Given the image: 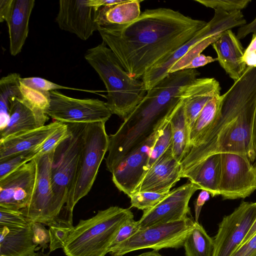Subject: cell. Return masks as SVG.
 I'll use <instances>...</instances> for the list:
<instances>
[{
    "instance_id": "1",
    "label": "cell",
    "mask_w": 256,
    "mask_h": 256,
    "mask_svg": "<svg viewBox=\"0 0 256 256\" xmlns=\"http://www.w3.org/2000/svg\"><path fill=\"white\" fill-rule=\"evenodd\" d=\"M207 22L168 8L148 9L124 24H99L104 42L132 78L138 80L191 39Z\"/></svg>"
},
{
    "instance_id": "2",
    "label": "cell",
    "mask_w": 256,
    "mask_h": 256,
    "mask_svg": "<svg viewBox=\"0 0 256 256\" xmlns=\"http://www.w3.org/2000/svg\"><path fill=\"white\" fill-rule=\"evenodd\" d=\"M256 108V66L244 74L222 95L218 117L201 140L180 162V177L208 156L231 153L256 159L252 132Z\"/></svg>"
},
{
    "instance_id": "3",
    "label": "cell",
    "mask_w": 256,
    "mask_h": 256,
    "mask_svg": "<svg viewBox=\"0 0 256 256\" xmlns=\"http://www.w3.org/2000/svg\"><path fill=\"white\" fill-rule=\"evenodd\" d=\"M196 69L168 74L146 94L114 134L109 136L108 170L112 172L120 160L158 130L180 100V88L200 75Z\"/></svg>"
},
{
    "instance_id": "4",
    "label": "cell",
    "mask_w": 256,
    "mask_h": 256,
    "mask_svg": "<svg viewBox=\"0 0 256 256\" xmlns=\"http://www.w3.org/2000/svg\"><path fill=\"white\" fill-rule=\"evenodd\" d=\"M84 58L106 86L107 106L112 114L125 120L146 94L143 82L131 77L104 42L88 49Z\"/></svg>"
},
{
    "instance_id": "5",
    "label": "cell",
    "mask_w": 256,
    "mask_h": 256,
    "mask_svg": "<svg viewBox=\"0 0 256 256\" xmlns=\"http://www.w3.org/2000/svg\"><path fill=\"white\" fill-rule=\"evenodd\" d=\"M134 218L130 208L112 206L74 226L63 248L66 256H105L122 225Z\"/></svg>"
},
{
    "instance_id": "6",
    "label": "cell",
    "mask_w": 256,
    "mask_h": 256,
    "mask_svg": "<svg viewBox=\"0 0 256 256\" xmlns=\"http://www.w3.org/2000/svg\"><path fill=\"white\" fill-rule=\"evenodd\" d=\"M70 134L55 148L52 159L51 182L56 220L72 222L71 199L78 172L86 124H68Z\"/></svg>"
},
{
    "instance_id": "7",
    "label": "cell",
    "mask_w": 256,
    "mask_h": 256,
    "mask_svg": "<svg viewBox=\"0 0 256 256\" xmlns=\"http://www.w3.org/2000/svg\"><path fill=\"white\" fill-rule=\"evenodd\" d=\"M104 122L86 124L78 172L71 199L72 210L91 190L100 165L108 151L109 136Z\"/></svg>"
},
{
    "instance_id": "8",
    "label": "cell",
    "mask_w": 256,
    "mask_h": 256,
    "mask_svg": "<svg viewBox=\"0 0 256 256\" xmlns=\"http://www.w3.org/2000/svg\"><path fill=\"white\" fill-rule=\"evenodd\" d=\"M214 10L212 18L191 39L144 73L142 78L146 91L166 77L171 66L199 42L219 37L224 31L246 23L241 10L228 12L220 9Z\"/></svg>"
},
{
    "instance_id": "9",
    "label": "cell",
    "mask_w": 256,
    "mask_h": 256,
    "mask_svg": "<svg viewBox=\"0 0 256 256\" xmlns=\"http://www.w3.org/2000/svg\"><path fill=\"white\" fill-rule=\"evenodd\" d=\"M194 222L188 216L182 220L138 230L109 254L112 256H122L134 250L146 248L155 251L162 248H178L184 246L193 228Z\"/></svg>"
},
{
    "instance_id": "10",
    "label": "cell",
    "mask_w": 256,
    "mask_h": 256,
    "mask_svg": "<svg viewBox=\"0 0 256 256\" xmlns=\"http://www.w3.org/2000/svg\"><path fill=\"white\" fill-rule=\"evenodd\" d=\"M47 114L66 124H89L104 122L112 113L106 102L96 98L78 99L52 90Z\"/></svg>"
},
{
    "instance_id": "11",
    "label": "cell",
    "mask_w": 256,
    "mask_h": 256,
    "mask_svg": "<svg viewBox=\"0 0 256 256\" xmlns=\"http://www.w3.org/2000/svg\"><path fill=\"white\" fill-rule=\"evenodd\" d=\"M222 176L220 192L224 200L244 198L256 190V161L245 156L221 154Z\"/></svg>"
},
{
    "instance_id": "12",
    "label": "cell",
    "mask_w": 256,
    "mask_h": 256,
    "mask_svg": "<svg viewBox=\"0 0 256 256\" xmlns=\"http://www.w3.org/2000/svg\"><path fill=\"white\" fill-rule=\"evenodd\" d=\"M54 150L34 158L36 176L33 192L28 206L20 210L30 222H40L47 226L56 220L54 211V195L51 182Z\"/></svg>"
},
{
    "instance_id": "13",
    "label": "cell",
    "mask_w": 256,
    "mask_h": 256,
    "mask_svg": "<svg viewBox=\"0 0 256 256\" xmlns=\"http://www.w3.org/2000/svg\"><path fill=\"white\" fill-rule=\"evenodd\" d=\"M256 219V202H242L218 224L212 256H230L246 236Z\"/></svg>"
},
{
    "instance_id": "14",
    "label": "cell",
    "mask_w": 256,
    "mask_h": 256,
    "mask_svg": "<svg viewBox=\"0 0 256 256\" xmlns=\"http://www.w3.org/2000/svg\"><path fill=\"white\" fill-rule=\"evenodd\" d=\"M158 130L124 157L111 172L115 186L128 197L134 192L146 174Z\"/></svg>"
},
{
    "instance_id": "15",
    "label": "cell",
    "mask_w": 256,
    "mask_h": 256,
    "mask_svg": "<svg viewBox=\"0 0 256 256\" xmlns=\"http://www.w3.org/2000/svg\"><path fill=\"white\" fill-rule=\"evenodd\" d=\"M198 188L190 181L170 190L168 195L152 208L143 211L138 221V230L184 220L190 214L189 201Z\"/></svg>"
},
{
    "instance_id": "16",
    "label": "cell",
    "mask_w": 256,
    "mask_h": 256,
    "mask_svg": "<svg viewBox=\"0 0 256 256\" xmlns=\"http://www.w3.org/2000/svg\"><path fill=\"white\" fill-rule=\"evenodd\" d=\"M36 176L34 159L0 180V207L20 210L28 204Z\"/></svg>"
},
{
    "instance_id": "17",
    "label": "cell",
    "mask_w": 256,
    "mask_h": 256,
    "mask_svg": "<svg viewBox=\"0 0 256 256\" xmlns=\"http://www.w3.org/2000/svg\"><path fill=\"white\" fill-rule=\"evenodd\" d=\"M98 10L90 6L88 0H60L56 22L60 29L86 40L98 31Z\"/></svg>"
},
{
    "instance_id": "18",
    "label": "cell",
    "mask_w": 256,
    "mask_h": 256,
    "mask_svg": "<svg viewBox=\"0 0 256 256\" xmlns=\"http://www.w3.org/2000/svg\"><path fill=\"white\" fill-rule=\"evenodd\" d=\"M180 163L174 157L172 144L146 172L134 192H168L180 179Z\"/></svg>"
},
{
    "instance_id": "19",
    "label": "cell",
    "mask_w": 256,
    "mask_h": 256,
    "mask_svg": "<svg viewBox=\"0 0 256 256\" xmlns=\"http://www.w3.org/2000/svg\"><path fill=\"white\" fill-rule=\"evenodd\" d=\"M220 90L219 82L212 78H196L180 88L179 96L184 102L185 118L190 130L206 104L220 96Z\"/></svg>"
},
{
    "instance_id": "20",
    "label": "cell",
    "mask_w": 256,
    "mask_h": 256,
    "mask_svg": "<svg viewBox=\"0 0 256 256\" xmlns=\"http://www.w3.org/2000/svg\"><path fill=\"white\" fill-rule=\"evenodd\" d=\"M212 45L217 54L216 60L226 73L234 82L240 79L247 66L244 61L245 50L235 34L226 30Z\"/></svg>"
},
{
    "instance_id": "21",
    "label": "cell",
    "mask_w": 256,
    "mask_h": 256,
    "mask_svg": "<svg viewBox=\"0 0 256 256\" xmlns=\"http://www.w3.org/2000/svg\"><path fill=\"white\" fill-rule=\"evenodd\" d=\"M48 116L46 112L34 108L23 98H17L12 104L6 127L0 131V140L44 126Z\"/></svg>"
},
{
    "instance_id": "22",
    "label": "cell",
    "mask_w": 256,
    "mask_h": 256,
    "mask_svg": "<svg viewBox=\"0 0 256 256\" xmlns=\"http://www.w3.org/2000/svg\"><path fill=\"white\" fill-rule=\"evenodd\" d=\"M62 122L55 121L42 127L0 140V160L12 155L37 149Z\"/></svg>"
},
{
    "instance_id": "23",
    "label": "cell",
    "mask_w": 256,
    "mask_h": 256,
    "mask_svg": "<svg viewBox=\"0 0 256 256\" xmlns=\"http://www.w3.org/2000/svg\"><path fill=\"white\" fill-rule=\"evenodd\" d=\"M32 224L16 227L0 226V256H33L38 246L34 242Z\"/></svg>"
},
{
    "instance_id": "24",
    "label": "cell",
    "mask_w": 256,
    "mask_h": 256,
    "mask_svg": "<svg viewBox=\"0 0 256 256\" xmlns=\"http://www.w3.org/2000/svg\"><path fill=\"white\" fill-rule=\"evenodd\" d=\"M34 0H14L6 22L10 38V50L15 56L21 52L28 34V24Z\"/></svg>"
},
{
    "instance_id": "25",
    "label": "cell",
    "mask_w": 256,
    "mask_h": 256,
    "mask_svg": "<svg viewBox=\"0 0 256 256\" xmlns=\"http://www.w3.org/2000/svg\"><path fill=\"white\" fill-rule=\"evenodd\" d=\"M222 176L221 154L210 155L182 174L198 190L208 192L212 196H220V185Z\"/></svg>"
},
{
    "instance_id": "26",
    "label": "cell",
    "mask_w": 256,
    "mask_h": 256,
    "mask_svg": "<svg viewBox=\"0 0 256 256\" xmlns=\"http://www.w3.org/2000/svg\"><path fill=\"white\" fill-rule=\"evenodd\" d=\"M169 120L172 130V146L173 155L180 163L188 154L191 148L190 130L185 118L184 102L181 98L171 114Z\"/></svg>"
},
{
    "instance_id": "27",
    "label": "cell",
    "mask_w": 256,
    "mask_h": 256,
    "mask_svg": "<svg viewBox=\"0 0 256 256\" xmlns=\"http://www.w3.org/2000/svg\"><path fill=\"white\" fill-rule=\"evenodd\" d=\"M142 0H126L114 5L102 7L98 11L99 24H124L137 19L141 14L140 3Z\"/></svg>"
},
{
    "instance_id": "28",
    "label": "cell",
    "mask_w": 256,
    "mask_h": 256,
    "mask_svg": "<svg viewBox=\"0 0 256 256\" xmlns=\"http://www.w3.org/2000/svg\"><path fill=\"white\" fill-rule=\"evenodd\" d=\"M20 74L10 73L0 80V131L6 126L12 105L17 98H22Z\"/></svg>"
},
{
    "instance_id": "29",
    "label": "cell",
    "mask_w": 256,
    "mask_h": 256,
    "mask_svg": "<svg viewBox=\"0 0 256 256\" xmlns=\"http://www.w3.org/2000/svg\"><path fill=\"white\" fill-rule=\"evenodd\" d=\"M222 95L214 96L205 105L190 131V145L196 144L215 122L220 108Z\"/></svg>"
},
{
    "instance_id": "30",
    "label": "cell",
    "mask_w": 256,
    "mask_h": 256,
    "mask_svg": "<svg viewBox=\"0 0 256 256\" xmlns=\"http://www.w3.org/2000/svg\"><path fill=\"white\" fill-rule=\"evenodd\" d=\"M185 256H212L214 238L198 222L194 220L193 228L186 239L184 246Z\"/></svg>"
},
{
    "instance_id": "31",
    "label": "cell",
    "mask_w": 256,
    "mask_h": 256,
    "mask_svg": "<svg viewBox=\"0 0 256 256\" xmlns=\"http://www.w3.org/2000/svg\"><path fill=\"white\" fill-rule=\"evenodd\" d=\"M48 226L50 236V252L58 248H63L74 227L72 222L59 218L54 220Z\"/></svg>"
},
{
    "instance_id": "32",
    "label": "cell",
    "mask_w": 256,
    "mask_h": 256,
    "mask_svg": "<svg viewBox=\"0 0 256 256\" xmlns=\"http://www.w3.org/2000/svg\"><path fill=\"white\" fill-rule=\"evenodd\" d=\"M172 130L168 118L158 130V138L150 154L146 172L172 144Z\"/></svg>"
},
{
    "instance_id": "33",
    "label": "cell",
    "mask_w": 256,
    "mask_h": 256,
    "mask_svg": "<svg viewBox=\"0 0 256 256\" xmlns=\"http://www.w3.org/2000/svg\"><path fill=\"white\" fill-rule=\"evenodd\" d=\"M36 150L16 154L0 160V180L36 158Z\"/></svg>"
},
{
    "instance_id": "34",
    "label": "cell",
    "mask_w": 256,
    "mask_h": 256,
    "mask_svg": "<svg viewBox=\"0 0 256 256\" xmlns=\"http://www.w3.org/2000/svg\"><path fill=\"white\" fill-rule=\"evenodd\" d=\"M170 192L158 193L142 192L133 193L129 196L130 198V208H136L143 211L152 208L166 197Z\"/></svg>"
},
{
    "instance_id": "35",
    "label": "cell",
    "mask_w": 256,
    "mask_h": 256,
    "mask_svg": "<svg viewBox=\"0 0 256 256\" xmlns=\"http://www.w3.org/2000/svg\"><path fill=\"white\" fill-rule=\"evenodd\" d=\"M20 88L23 98L26 100L34 108L47 112L50 103V92L33 89L21 83Z\"/></svg>"
},
{
    "instance_id": "36",
    "label": "cell",
    "mask_w": 256,
    "mask_h": 256,
    "mask_svg": "<svg viewBox=\"0 0 256 256\" xmlns=\"http://www.w3.org/2000/svg\"><path fill=\"white\" fill-rule=\"evenodd\" d=\"M70 134L68 124H62L37 149L36 158L54 151L57 146Z\"/></svg>"
},
{
    "instance_id": "37",
    "label": "cell",
    "mask_w": 256,
    "mask_h": 256,
    "mask_svg": "<svg viewBox=\"0 0 256 256\" xmlns=\"http://www.w3.org/2000/svg\"><path fill=\"white\" fill-rule=\"evenodd\" d=\"M207 8L220 9L230 12L246 8L251 0H194Z\"/></svg>"
},
{
    "instance_id": "38",
    "label": "cell",
    "mask_w": 256,
    "mask_h": 256,
    "mask_svg": "<svg viewBox=\"0 0 256 256\" xmlns=\"http://www.w3.org/2000/svg\"><path fill=\"white\" fill-rule=\"evenodd\" d=\"M20 82L22 84L30 88L44 92H50L52 90H58L66 89L92 92V91L90 90H80L62 86L50 82L44 78L38 77H30L26 78H21L20 79Z\"/></svg>"
},
{
    "instance_id": "39",
    "label": "cell",
    "mask_w": 256,
    "mask_h": 256,
    "mask_svg": "<svg viewBox=\"0 0 256 256\" xmlns=\"http://www.w3.org/2000/svg\"><path fill=\"white\" fill-rule=\"evenodd\" d=\"M28 220L20 210H14L0 207V226L8 227L23 226L28 224Z\"/></svg>"
},
{
    "instance_id": "40",
    "label": "cell",
    "mask_w": 256,
    "mask_h": 256,
    "mask_svg": "<svg viewBox=\"0 0 256 256\" xmlns=\"http://www.w3.org/2000/svg\"><path fill=\"white\" fill-rule=\"evenodd\" d=\"M138 230V221H136L134 220V218L127 220L120 228L116 238L110 246L109 252L131 237Z\"/></svg>"
},
{
    "instance_id": "41",
    "label": "cell",
    "mask_w": 256,
    "mask_h": 256,
    "mask_svg": "<svg viewBox=\"0 0 256 256\" xmlns=\"http://www.w3.org/2000/svg\"><path fill=\"white\" fill-rule=\"evenodd\" d=\"M34 242L37 246L46 248L50 242V236L48 230H46L44 225L40 222H33Z\"/></svg>"
},
{
    "instance_id": "42",
    "label": "cell",
    "mask_w": 256,
    "mask_h": 256,
    "mask_svg": "<svg viewBox=\"0 0 256 256\" xmlns=\"http://www.w3.org/2000/svg\"><path fill=\"white\" fill-rule=\"evenodd\" d=\"M230 256H256V234L236 249Z\"/></svg>"
},
{
    "instance_id": "43",
    "label": "cell",
    "mask_w": 256,
    "mask_h": 256,
    "mask_svg": "<svg viewBox=\"0 0 256 256\" xmlns=\"http://www.w3.org/2000/svg\"><path fill=\"white\" fill-rule=\"evenodd\" d=\"M216 60H217L216 58H214L210 56H206L201 54L194 58L191 60L186 70L196 69V68L204 66Z\"/></svg>"
},
{
    "instance_id": "44",
    "label": "cell",
    "mask_w": 256,
    "mask_h": 256,
    "mask_svg": "<svg viewBox=\"0 0 256 256\" xmlns=\"http://www.w3.org/2000/svg\"><path fill=\"white\" fill-rule=\"evenodd\" d=\"M210 193L204 190H202L194 202L195 221L198 222L202 206L210 198Z\"/></svg>"
},
{
    "instance_id": "45",
    "label": "cell",
    "mask_w": 256,
    "mask_h": 256,
    "mask_svg": "<svg viewBox=\"0 0 256 256\" xmlns=\"http://www.w3.org/2000/svg\"><path fill=\"white\" fill-rule=\"evenodd\" d=\"M14 0H0V22L6 21L9 17Z\"/></svg>"
},
{
    "instance_id": "46",
    "label": "cell",
    "mask_w": 256,
    "mask_h": 256,
    "mask_svg": "<svg viewBox=\"0 0 256 256\" xmlns=\"http://www.w3.org/2000/svg\"><path fill=\"white\" fill-rule=\"evenodd\" d=\"M250 33H256V18L251 22L240 26L236 36L240 40Z\"/></svg>"
},
{
    "instance_id": "47",
    "label": "cell",
    "mask_w": 256,
    "mask_h": 256,
    "mask_svg": "<svg viewBox=\"0 0 256 256\" xmlns=\"http://www.w3.org/2000/svg\"><path fill=\"white\" fill-rule=\"evenodd\" d=\"M122 1V0H88V4L90 6L98 10L102 7L114 5Z\"/></svg>"
},
{
    "instance_id": "48",
    "label": "cell",
    "mask_w": 256,
    "mask_h": 256,
    "mask_svg": "<svg viewBox=\"0 0 256 256\" xmlns=\"http://www.w3.org/2000/svg\"><path fill=\"white\" fill-rule=\"evenodd\" d=\"M256 52V33H254L250 43L244 51V61L247 62Z\"/></svg>"
},
{
    "instance_id": "49",
    "label": "cell",
    "mask_w": 256,
    "mask_h": 256,
    "mask_svg": "<svg viewBox=\"0 0 256 256\" xmlns=\"http://www.w3.org/2000/svg\"><path fill=\"white\" fill-rule=\"evenodd\" d=\"M256 234V219L255 220L254 222L253 223V224L251 228H250V230L248 231L246 236L244 237V238L242 241L241 242V243L240 244V245L238 246V247L244 244L246 242H247Z\"/></svg>"
},
{
    "instance_id": "50",
    "label": "cell",
    "mask_w": 256,
    "mask_h": 256,
    "mask_svg": "<svg viewBox=\"0 0 256 256\" xmlns=\"http://www.w3.org/2000/svg\"><path fill=\"white\" fill-rule=\"evenodd\" d=\"M252 140L253 146L256 153V108L254 113V123H253V127H252Z\"/></svg>"
},
{
    "instance_id": "51",
    "label": "cell",
    "mask_w": 256,
    "mask_h": 256,
    "mask_svg": "<svg viewBox=\"0 0 256 256\" xmlns=\"http://www.w3.org/2000/svg\"><path fill=\"white\" fill-rule=\"evenodd\" d=\"M136 256H162L157 251L152 250L151 252H144Z\"/></svg>"
},
{
    "instance_id": "52",
    "label": "cell",
    "mask_w": 256,
    "mask_h": 256,
    "mask_svg": "<svg viewBox=\"0 0 256 256\" xmlns=\"http://www.w3.org/2000/svg\"><path fill=\"white\" fill-rule=\"evenodd\" d=\"M33 256H50L48 254H44L42 252H37Z\"/></svg>"
}]
</instances>
